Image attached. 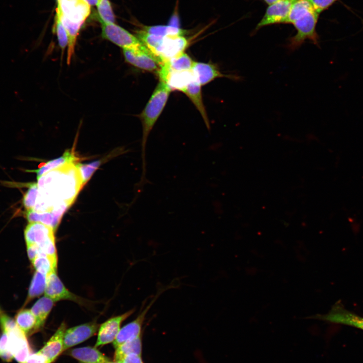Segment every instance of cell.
Listing matches in <instances>:
<instances>
[{
    "instance_id": "obj_1",
    "label": "cell",
    "mask_w": 363,
    "mask_h": 363,
    "mask_svg": "<svg viewBox=\"0 0 363 363\" xmlns=\"http://www.w3.org/2000/svg\"><path fill=\"white\" fill-rule=\"evenodd\" d=\"M77 163H67L37 179L39 193L33 210L51 211L57 205L72 204L83 187Z\"/></svg>"
},
{
    "instance_id": "obj_2",
    "label": "cell",
    "mask_w": 363,
    "mask_h": 363,
    "mask_svg": "<svg viewBox=\"0 0 363 363\" xmlns=\"http://www.w3.org/2000/svg\"><path fill=\"white\" fill-rule=\"evenodd\" d=\"M171 90L164 82L158 83L145 108L139 114L142 125V158L143 172L142 182H148L145 177V148L147 138L155 123L163 110Z\"/></svg>"
},
{
    "instance_id": "obj_3",
    "label": "cell",
    "mask_w": 363,
    "mask_h": 363,
    "mask_svg": "<svg viewBox=\"0 0 363 363\" xmlns=\"http://www.w3.org/2000/svg\"><path fill=\"white\" fill-rule=\"evenodd\" d=\"M319 16L312 9L291 23L297 32L294 36L289 39L287 48L290 51L299 48L307 39L311 40L319 47V37L316 30Z\"/></svg>"
},
{
    "instance_id": "obj_4",
    "label": "cell",
    "mask_w": 363,
    "mask_h": 363,
    "mask_svg": "<svg viewBox=\"0 0 363 363\" xmlns=\"http://www.w3.org/2000/svg\"><path fill=\"white\" fill-rule=\"evenodd\" d=\"M54 231L52 227L42 223L30 222L24 231L26 244L37 246L40 254L56 255Z\"/></svg>"
},
{
    "instance_id": "obj_5",
    "label": "cell",
    "mask_w": 363,
    "mask_h": 363,
    "mask_svg": "<svg viewBox=\"0 0 363 363\" xmlns=\"http://www.w3.org/2000/svg\"><path fill=\"white\" fill-rule=\"evenodd\" d=\"M123 53L128 63L158 75L162 63L143 44L134 48L123 49Z\"/></svg>"
},
{
    "instance_id": "obj_6",
    "label": "cell",
    "mask_w": 363,
    "mask_h": 363,
    "mask_svg": "<svg viewBox=\"0 0 363 363\" xmlns=\"http://www.w3.org/2000/svg\"><path fill=\"white\" fill-rule=\"evenodd\" d=\"M189 44L185 35L161 36L156 46L151 52L163 64L185 52Z\"/></svg>"
},
{
    "instance_id": "obj_7",
    "label": "cell",
    "mask_w": 363,
    "mask_h": 363,
    "mask_svg": "<svg viewBox=\"0 0 363 363\" xmlns=\"http://www.w3.org/2000/svg\"><path fill=\"white\" fill-rule=\"evenodd\" d=\"M311 318L363 330V317L346 309L340 301L336 302L326 314L316 315Z\"/></svg>"
},
{
    "instance_id": "obj_8",
    "label": "cell",
    "mask_w": 363,
    "mask_h": 363,
    "mask_svg": "<svg viewBox=\"0 0 363 363\" xmlns=\"http://www.w3.org/2000/svg\"><path fill=\"white\" fill-rule=\"evenodd\" d=\"M166 289H161L153 296L149 304L133 321L125 325L119 330L115 339L113 342L115 348L122 344L141 335L142 328L145 320L146 316L152 305L158 299L160 295Z\"/></svg>"
},
{
    "instance_id": "obj_9",
    "label": "cell",
    "mask_w": 363,
    "mask_h": 363,
    "mask_svg": "<svg viewBox=\"0 0 363 363\" xmlns=\"http://www.w3.org/2000/svg\"><path fill=\"white\" fill-rule=\"evenodd\" d=\"M102 27L101 36L123 49L131 48L142 44L137 38L123 28L114 23H105L100 21Z\"/></svg>"
},
{
    "instance_id": "obj_10",
    "label": "cell",
    "mask_w": 363,
    "mask_h": 363,
    "mask_svg": "<svg viewBox=\"0 0 363 363\" xmlns=\"http://www.w3.org/2000/svg\"><path fill=\"white\" fill-rule=\"evenodd\" d=\"M7 333L10 348L18 363H27L31 354V350L26 335L19 328L16 322L11 324L5 331Z\"/></svg>"
},
{
    "instance_id": "obj_11",
    "label": "cell",
    "mask_w": 363,
    "mask_h": 363,
    "mask_svg": "<svg viewBox=\"0 0 363 363\" xmlns=\"http://www.w3.org/2000/svg\"><path fill=\"white\" fill-rule=\"evenodd\" d=\"M294 0H279L268 6L255 29L256 32L262 27L277 24H288L291 8Z\"/></svg>"
},
{
    "instance_id": "obj_12",
    "label": "cell",
    "mask_w": 363,
    "mask_h": 363,
    "mask_svg": "<svg viewBox=\"0 0 363 363\" xmlns=\"http://www.w3.org/2000/svg\"><path fill=\"white\" fill-rule=\"evenodd\" d=\"M134 312L135 309H132L120 315L110 318L102 324L98 331L95 347L102 346L113 342L119 332L122 322Z\"/></svg>"
},
{
    "instance_id": "obj_13",
    "label": "cell",
    "mask_w": 363,
    "mask_h": 363,
    "mask_svg": "<svg viewBox=\"0 0 363 363\" xmlns=\"http://www.w3.org/2000/svg\"><path fill=\"white\" fill-rule=\"evenodd\" d=\"M99 328L98 324L91 322L66 329L64 337V351L90 338L96 334Z\"/></svg>"
},
{
    "instance_id": "obj_14",
    "label": "cell",
    "mask_w": 363,
    "mask_h": 363,
    "mask_svg": "<svg viewBox=\"0 0 363 363\" xmlns=\"http://www.w3.org/2000/svg\"><path fill=\"white\" fill-rule=\"evenodd\" d=\"M70 21L84 23L90 12V5L84 0H57V9Z\"/></svg>"
},
{
    "instance_id": "obj_15",
    "label": "cell",
    "mask_w": 363,
    "mask_h": 363,
    "mask_svg": "<svg viewBox=\"0 0 363 363\" xmlns=\"http://www.w3.org/2000/svg\"><path fill=\"white\" fill-rule=\"evenodd\" d=\"M44 294L45 296L49 297L53 301L68 299L81 303L80 298L71 293L64 286L57 275L56 271L46 275Z\"/></svg>"
},
{
    "instance_id": "obj_16",
    "label": "cell",
    "mask_w": 363,
    "mask_h": 363,
    "mask_svg": "<svg viewBox=\"0 0 363 363\" xmlns=\"http://www.w3.org/2000/svg\"><path fill=\"white\" fill-rule=\"evenodd\" d=\"M70 206L68 204H61L55 206L52 211L44 212H38L33 210H27L26 217L29 222L42 223L52 227L55 231L64 213Z\"/></svg>"
},
{
    "instance_id": "obj_17",
    "label": "cell",
    "mask_w": 363,
    "mask_h": 363,
    "mask_svg": "<svg viewBox=\"0 0 363 363\" xmlns=\"http://www.w3.org/2000/svg\"><path fill=\"white\" fill-rule=\"evenodd\" d=\"M66 325L62 323L57 330L39 351L44 355L49 363L52 362L64 351V337Z\"/></svg>"
},
{
    "instance_id": "obj_18",
    "label": "cell",
    "mask_w": 363,
    "mask_h": 363,
    "mask_svg": "<svg viewBox=\"0 0 363 363\" xmlns=\"http://www.w3.org/2000/svg\"><path fill=\"white\" fill-rule=\"evenodd\" d=\"M192 71L201 86L205 85L219 77L237 78V77L222 74L216 66L209 63L194 62Z\"/></svg>"
},
{
    "instance_id": "obj_19",
    "label": "cell",
    "mask_w": 363,
    "mask_h": 363,
    "mask_svg": "<svg viewBox=\"0 0 363 363\" xmlns=\"http://www.w3.org/2000/svg\"><path fill=\"white\" fill-rule=\"evenodd\" d=\"M69 355L80 363H108L110 361L109 358L100 352L95 347L75 348L69 352Z\"/></svg>"
},
{
    "instance_id": "obj_20",
    "label": "cell",
    "mask_w": 363,
    "mask_h": 363,
    "mask_svg": "<svg viewBox=\"0 0 363 363\" xmlns=\"http://www.w3.org/2000/svg\"><path fill=\"white\" fill-rule=\"evenodd\" d=\"M56 14L58 16L61 22L64 26L68 36L69 44L68 46L67 62V64L69 65L75 53L77 36L81 26L84 23H76L70 21L57 9H56Z\"/></svg>"
},
{
    "instance_id": "obj_21",
    "label": "cell",
    "mask_w": 363,
    "mask_h": 363,
    "mask_svg": "<svg viewBox=\"0 0 363 363\" xmlns=\"http://www.w3.org/2000/svg\"><path fill=\"white\" fill-rule=\"evenodd\" d=\"M201 85L196 79L192 81L183 91L200 113L207 128L210 129L209 120L203 103Z\"/></svg>"
},
{
    "instance_id": "obj_22",
    "label": "cell",
    "mask_w": 363,
    "mask_h": 363,
    "mask_svg": "<svg viewBox=\"0 0 363 363\" xmlns=\"http://www.w3.org/2000/svg\"><path fill=\"white\" fill-rule=\"evenodd\" d=\"M142 350L141 335L132 339L115 348L114 361H122L128 355L136 354L141 356Z\"/></svg>"
},
{
    "instance_id": "obj_23",
    "label": "cell",
    "mask_w": 363,
    "mask_h": 363,
    "mask_svg": "<svg viewBox=\"0 0 363 363\" xmlns=\"http://www.w3.org/2000/svg\"><path fill=\"white\" fill-rule=\"evenodd\" d=\"M53 302L52 299L44 296L39 299L31 309V312L36 319L37 330L43 326L52 308Z\"/></svg>"
},
{
    "instance_id": "obj_24",
    "label": "cell",
    "mask_w": 363,
    "mask_h": 363,
    "mask_svg": "<svg viewBox=\"0 0 363 363\" xmlns=\"http://www.w3.org/2000/svg\"><path fill=\"white\" fill-rule=\"evenodd\" d=\"M78 158L73 151L67 150L64 154L57 158L51 160L45 163L35 171L37 174V178H39L45 173L67 163L77 162Z\"/></svg>"
},
{
    "instance_id": "obj_25",
    "label": "cell",
    "mask_w": 363,
    "mask_h": 363,
    "mask_svg": "<svg viewBox=\"0 0 363 363\" xmlns=\"http://www.w3.org/2000/svg\"><path fill=\"white\" fill-rule=\"evenodd\" d=\"M19 328L26 334H31L37 331V321L31 310L24 309L19 311L15 321Z\"/></svg>"
},
{
    "instance_id": "obj_26",
    "label": "cell",
    "mask_w": 363,
    "mask_h": 363,
    "mask_svg": "<svg viewBox=\"0 0 363 363\" xmlns=\"http://www.w3.org/2000/svg\"><path fill=\"white\" fill-rule=\"evenodd\" d=\"M31 262L36 271L47 275L51 272L56 271L57 255L41 253Z\"/></svg>"
},
{
    "instance_id": "obj_27",
    "label": "cell",
    "mask_w": 363,
    "mask_h": 363,
    "mask_svg": "<svg viewBox=\"0 0 363 363\" xmlns=\"http://www.w3.org/2000/svg\"><path fill=\"white\" fill-rule=\"evenodd\" d=\"M194 62L190 56L184 52L162 65L170 71H184L191 70Z\"/></svg>"
},
{
    "instance_id": "obj_28",
    "label": "cell",
    "mask_w": 363,
    "mask_h": 363,
    "mask_svg": "<svg viewBox=\"0 0 363 363\" xmlns=\"http://www.w3.org/2000/svg\"><path fill=\"white\" fill-rule=\"evenodd\" d=\"M46 275L36 271L32 279L28 291L26 303L32 299L40 295L44 292L46 286Z\"/></svg>"
},
{
    "instance_id": "obj_29",
    "label": "cell",
    "mask_w": 363,
    "mask_h": 363,
    "mask_svg": "<svg viewBox=\"0 0 363 363\" xmlns=\"http://www.w3.org/2000/svg\"><path fill=\"white\" fill-rule=\"evenodd\" d=\"M142 30L149 34L163 36L185 35L187 33L186 30L180 27H176L169 25L145 26Z\"/></svg>"
},
{
    "instance_id": "obj_30",
    "label": "cell",
    "mask_w": 363,
    "mask_h": 363,
    "mask_svg": "<svg viewBox=\"0 0 363 363\" xmlns=\"http://www.w3.org/2000/svg\"><path fill=\"white\" fill-rule=\"evenodd\" d=\"M100 21L105 23H114L115 19L108 0H100L97 5Z\"/></svg>"
},
{
    "instance_id": "obj_31",
    "label": "cell",
    "mask_w": 363,
    "mask_h": 363,
    "mask_svg": "<svg viewBox=\"0 0 363 363\" xmlns=\"http://www.w3.org/2000/svg\"><path fill=\"white\" fill-rule=\"evenodd\" d=\"M101 163V161L99 160L86 164L77 163V167L83 186L89 180Z\"/></svg>"
},
{
    "instance_id": "obj_32",
    "label": "cell",
    "mask_w": 363,
    "mask_h": 363,
    "mask_svg": "<svg viewBox=\"0 0 363 363\" xmlns=\"http://www.w3.org/2000/svg\"><path fill=\"white\" fill-rule=\"evenodd\" d=\"M39 193L37 183H31L23 197V205L27 210L34 209Z\"/></svg>"
},
{
    "instance_id": "obj_33",
    "label": "cell",
    "mask_w": 363,
    "mask_h": 363,
    "mask_svg": "<svg viewBox=\"0 0 363 363\" xmlns=\"http://www.w3.org/2000/svg\"><path fill=\"white\" fill-rule=\"evenodd\" d=\"M54 29L57 37L58 45L61 49L62 56L65 49L68 46L69 38L67 31L57 14L55 17Z\"/></svg>"
},
{
    "instance_id": "obj_34",
    "label": "cell",
    "mask_w": 363,
    "mask_h": 363,
    "mask_svg": "<svg viewBox=\"0 0 363 363\" xmlns=\"http://www.w3.org/2000/svg\"><path fill=\"white\" fill-rule=\"evenodd\" d=\"M0 357L7 362L11 361L14 358L10 348L9 336L5 332H3L0 336Z\"/></svg>"
},
{
    "instance_id": "obj_35",
    "label": "cell",
    "mask_w": 363,
    "mask_h": 363,
    "mask_svg": "<svg viewBox=\"0 0 363 363\" xmlns=\"http://www.w3.org/2000/svg\"><path fill=\"white\" fill-rule=\"evenodd\" d=\"M314 11L319 15L328 9L337 0H308Z\"/></svg>"
},
{
    "instance_id": "obj_36",
    "label": "cell",
    "mask_w": 363,
    "mask_h": 363,
    "mask_svg": "<svg viewBox=\"0 0 363 363\" xmlns=\"http://www.w3.org/2000/svg\"><path fill=\"white\" fill-rule=\"evenodd\" d=\"M27 363H49L46 357L39 351L31 354L28 357Z\"/></svg>"
},
{
    "instance_id": "obj_37",
    "label": "cell",
    "mask_w": 363,
    "mask_h": 363,
    "mask_svg": "<svg viewBox=\"0 0 363 363\" xmlns=\"http://www.w3.org/2000/svg\"><path fill=\"white\" fill-rule=\"evenodd\" d=\"M27 248L28 256L31 261L40 254L39 248L35 245H28Z\"/></svg>"
},
{
    "instance_id": "obj_38",
    "label": "cell",
    "mask_w": 363,
    "mask_h": 363,
    "mask_svg": "<svg viewBox=\"0 0 363 363\" xmlns=\"http://www.w3.org/2000/svg\"><path fill=\"white\" fill-rule=\"evenodd\" d=\"M122 361L124 363H144L141 356L136 354H131L127 356Z\"/></svg>"
},
{
    "instance_id": "obj_39",
    "label": "cell",
    "mask_w": 363,
    "mask_h": 363,
    "mask_svg": "<svg viewBox=\"0 0 363 363\" xmlns=\"http://www.w3.org/2000/svg\"><path fill=\"white\" fill-rule=\"evenodd\" d=\"M87 4L90 5H97L100 0H84Z\"/></svg>"
},
{
    "instance_id": "obj_40",
    "label": "cell",
    "mask_w": 363,
    "mask_h": 363,
    "mask_svg": "<svg viewBox=\"0 0 363 363\" xmlns=\"http://www.w3.org/2000/svg\"><path fill=\"white\" fill-rule=\"evenodd\" d=\"M269 6L279 1V0H263Z\"/></svg>"
},
{
    "instance_id": "obj_41",
    "label": "cell",
    "mask_w": 363,
    "mask_h": 363,
    "mask_svg": "<svg viewBox=\"0 0 363 363\" xmlns=\"http://www.w3.org/2000/svg\"><path fill=\"white\" fill-rule=\"evenodd\" d=\"M108 363H124V362L123 361H113V362L110 361Z\"/></svg>"
},
{
    "instance_id": "obj_42",
    "label": "cell",
    "mask_w": 363,
    "mask_h": 363,
    "mask_svg": "<svg viewBox=\"0 0 363 363\" xmlns=\"http://www.w3.org/2000/svg\"><path fill=\"white\" fill-rule=\"evenodd\" d=\"M2 314H3V312L2 310H1V308H0V316H1Z\"/></svg>"
}]
</instances>
